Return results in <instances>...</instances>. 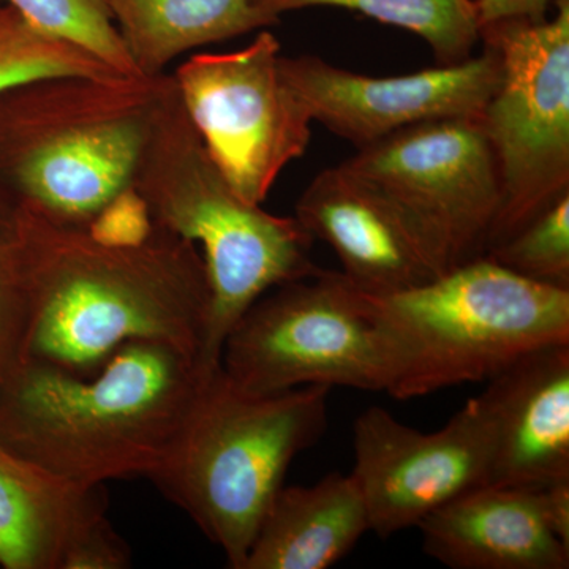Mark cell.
Segmentation results:
<instances>
[{"label":"cell","instance_id":"1","mask_svg":"<svg viewBox=\"0 0 569 569\" xmlns=\"http://www.w3.org/2000/svg\"><path fill=\"white\" fill-rule=\"evenodd\" d=\"M18 211L31 305L28 359L89 376L142 340L201 365L211 287L197 246L157 224L140 242L116 244L89 224L21 204Z\"/></svg>","mask_w":569,"mask_h":569},{"label":"cell","instance_id":"2","mask_svg":"<svg viewBox=\"0 0 569 569\" xmlns=\"http://www.w3.org/2000/svg\"><path fill=\"white\" fill-rule=\"evenodd\" d=\"M211 372L194 356L142 340L89 376L28 359L0 389V441L86 488L151 479Z\"/></svg>","mask_w":569,"mask_h":569},{"label":"cell","instance_id":"3","mask_svg":"<svg viewBox=\"0 0 569 569\" xmlns=\"http://www.w3.org/2000/svg\"><path fill=\"white\" fill-rule=\"evenodd\" d=\"M133 190L153 224L201 247L209 287L201 366H220L224 340L261 298L280 284L321 271L310 257L316 239L296 217L244 200L194 130L173 74L164 88Z\"/></svg>","mask_w":569,"mask_h":569},{"label":"cell","instance_id":"4","mask_svg":"<svg viewBox=\"0 0 569 569\" xmlns=\"http://www.w3.org/2000/svg\"><path fill=\"white\" fill-rule=\"evenodd\" d=\"M168 80L51 77L0 92V189L51 219L91 224L133 189Z\"/></svg>","mask_w":569,"mask_h":569},{"label":"cell","instance_id":"5","mask_svg":"<svg viewBox=\"0 0 569 569\" xmlns=\"http://www.w3.org/2000/svg\"><path fill=\"white\" fill-rule=\"evenodd\" d=\"M358 298L380 342L385 392L397 400L488 381L520 356L569 343V290L488 257L419 287Z\"/></svg>","mask_w":569,"mask_h":569},{"label":"cell","instance_id":"6","mask_svg":"<svg viewBox=\"0 0 569 569\" xmlns=\"http://www.w3.org/2000/svg\"><path fill=\"white\" fill-rule=\"evenodd\" d=\"M326 387L258 395L222 366L206 376L181 432L149 481L242 569L293 460L323 437Z\"/></svg>","mask_w":569,"mask_h":569},{"label":"cell","instance_id":"7","mask_svg":"<svg viewBox=\"0 0 569 569\" xmlns=\"http://www.w3.org/2000/svg\"><path fill=\"white\" fill-rule=\"evenodd\" d=\"M479 33L501 61L479 116L501 176L489 250L569 192V0H553L545 21H497Z\"/></svg>","mask_w":569,"mask_h":569},{"label":"cell","instance_id":"8","mask_svg":"<svg viewBox=\"0 0 569 569\" xmlns=\"http://www.w3.org/2000/svg\"><path fill=\"white\" fill-rule=\"evenodd\" d=\"M342 164L402 213L441 274L485 257L501 176L479 118L406 127Z\"/></svg>","mask_w":569,"mask_h":569},{"label":"cell","instance_id":"9","mask_svg":"<svg viewBox=\"0 0 569 569\" xmlns=\"http://www.w3.org/2000/svg\"><path fill=\"white\" fill-rule=\"evenodd\" d=\"M220 366L258 395L302 387L385 391V366L372 321L342 272L272 288L236 323Z\"/></svg>","mask_w":569,"mask_h":569},{"label":"cell","instance_id":"10","mask_svg":"<svg viewBox=\"0 0 569 569\" xmlns=\"http://www.w3.org/2000/svg\"><path fill=\"white\" fill-rule=\"evenodd\" d=\"M280 58V41L263 29L242 50L190 56L173 73L206 151L252 204L263 203L312 138V118L284 80Z\"/></svg>","mask_w":569,"mask_h":569},{"label":"cell","instance_id":"11","mask_svg":"<svg viewBox=\"0 0 569 569\" xmlns=\"http://www.w3.org/2000/svg\"><path fill=\"white\" fill-rule=\"evenodd\" d=\"M353 441L351 475L365 498L370 531L383 539L488 485L492 441L479 397L437 432H419L387 408H366L356 418Z\"/></svg>","mask_w":569,"mask_h":569},{"label":"cell","instance_id":"12","mask_svg":"<svg viewBox=\"0 0 569 569\" xmlns=\"http://www.w3.org/2000/svg\"><path fill=\"white\" fill-rule=\"evenodd\" d=\"M280 70L313 122L356 149L417 123L479 118L501 81L498 52L400 77H367L318 56L280 58Z\"/></svg>","mask_w":569,"mask_h":569},{"label":"cell","instance_id":"13","mask_svg":"<svg viewBox=\"0 0 569 569\" xmlns=\"http://www.w3.org/2000/svg\"><path fill=\"white\" fill-rule=\"evenodd\" d=\"M296 219L331 247L342 276L366 295H391L441 276L402 213L342 163L312 179Z\"/></svg>","mask_w":569,"mask_h":569},{"label":"cell","instance_id":"14","mask_svg":"<svg viewBox=\"0 0 569 569\" xmlns=\"http://www.w3.org/2000/svg\"><path fill=\"white\" fill-rule=\"evenodd\" d=\"M478 397L492 441L488 485L541 489L569 479V343L520 356Z\"/></svg>","mask_w":569,"mask_h":569},{"label":"cell","instance_id":"15","mask_svg":"<svg viewBox=\"0 0 569 569\" xmlns=\"http://www.w3.org/2000/svg\"><path fill=\"white\" fill-rule=\"evenodd\" d=\"M427 556L452 569H568L537 489L485 485L448 501L417 527Z\"/></svg>","mask_w":569,"mask_h":569},{"label":"cell","instance_id":"16","mask_svg":"<svg viewBox=\"0 0 569 569\" xmlns=\"http://www.w3.org/2000/svg\"><path fill=\"white\" fill-rule=\"evenodd\" d=\"M111 527L104 488L56 477L0 441V567L69 569Z\"/></svg>","mask_w":569,"mask_h":569},{"label":"cell","instance_id":"17","mask_svg":"<svg viewBox=\"0 0 569 569\" xmlns=\"http://www.w3.org/2000/svg\"><path fill=\"white\" fill-rule=\"evenodd\" d=\"M370 531L353 475H326L277 492L242 569H328Z\"/></svg>","mask_w":569,"mask_h":569},{"label":"cell","instance_id":"18","mask_svg":"<svg viewBox=\"0 0 569 569\" xmlns=\"http://www.w3.org/2000/svg\"><path fill=\"white\" fill-rule=\"evenodd\" d=\"M142 77L164 73L179 56L277 24L257 0H107Z\"/></svg>","mask_w":569,"mask_h":569},{"label":"cell","instance_id":"19","mask_svg":"<svg viewBox=\"0 0 569 569\" xmlns=\"http://www.w3.org/2000/svg\"><path fill=\"white\" fill-rule=\"evenodd\" d=\"M258 7L279 21L287 11L335 7L372 18L421 37L437 66H455L470 59L481 41L473 0H257Z\"/></svg>","mask_w":569,"mask_h":569},{"label":"cell","instance_id":"20","mask_svg":"<svg viewBox=\"0 0 569 569\" xmlns=\"http://www.w3.org/2000/svg\"><path fill=\"white\" fill-rule=\"evenodd\" d=\"M51 77H126L74 44L36 31L18 11L0 7V92Z\"/></svg>","mask_w":569,"mask_h":569},{"label":"cell","instance_id":"21","mask_svg":"<svg viewBox=\"0 0 569 569\" xmlns=\"http://www.w3.org/2000/svg\"><path fill=\"white\" fill-rule=\"evenodd\" d=\"M36 31L74 44L104 66L142 77L118 31L107 0H0Z\"/></svg>","mask_w":569,"mask_h":569},{"label":"cell","instance_id":"22","mask_svg":"<svg viewBox=\"0 0 569 569\" xmlns=\"http://www.w3.org/2000/svg\"><path fill=\"white\" fill-rule=\"evenodd\" d=\"M485 257L531 282L569 290V192Z\"/></svg>","mask_w":569,"mask_h":569},{"label":"cell","instance_id":"23","mask_svg":"<svg viewBox=\"0 0 569 569\" xmlns=\"http://www.w3.org/2000/svg\"><path fill=\"white\" fill-rule=\"evenodd\" d=\"M31 305L22 261L20 211L0 189V389L26 361Z\"/></svg>","mask_w":569,"mask_h":569},{"label":"cell","instance_id":"24","mask_svg":"<svg viewBox=\"0 0 569 569\" xmlns=\"http://www.w3.org/2000/svg\"><path fill=\"white\" fill-rule=\"evenodd\" d=\"M477 9L479 31L482 26L497 21H545L549 17L553 0H473Z\"/></svg>","mask_w":569,"mask_h":569},{"label":"cell","instance_id":"25","mask_svg":"<svg viewBox=\"0 0 569 569\" xmlns=\"http://www.w3.org/2000/svg\"><path fill=\"white\" fill-rule=\"evenodd\" d=\"M537 490L546 522L569 548V479H561Z\"/></svg>","mask_w":569,"mask_h":569},{"label":"cell","instance_id":"26","mask_svg":"<svg viewBox=\"0 0 569 569\" xmlns=\"http://www.w3.org/2000/svg\"><path fill=\"white\" fill-rule=\"evenodd\" d=\"M0 7H2V2H0Z\"/></svg>","mask_w":569,"mask_h":569}]
</instances>
